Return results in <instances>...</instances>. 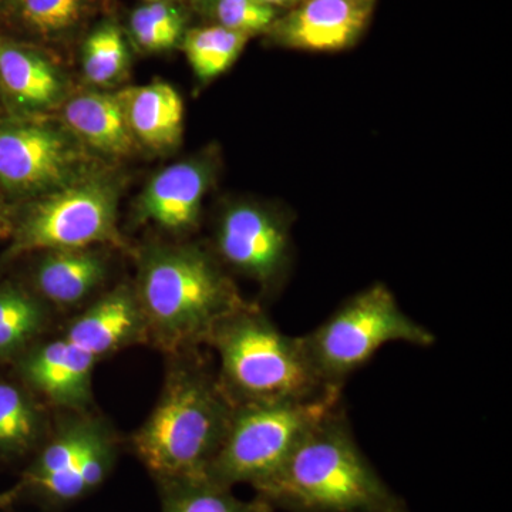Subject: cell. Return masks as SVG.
<instances>
[{
    "mask_svg": "<svg viewBox=\"0 0 512 512\" xmlns=\"http://www.w3.org/2000/svg\"><path fill=\"white\" fill-rule=\"evenodd\" d=\"M215 173L211 153L168 165L141 192L134 205V221L174 237L191 234L200 225L202 204Z\"/></svg>",
    "mask_w": 512,
    "mask_h": 512,
    "instance_id": "7c38bea8",
    "label": "cell"
},
{
    "mask_svg": "<svg viewBox=\"0 0 512 512\" xmlns=\"http://www.w3.org/2000/svg\"><path fill=\"white\" fill-rule=\"evenodd\" d=\"M184 16L168 0H151L131 13L134 42L146 52L173 49L184 37Z\"/></svg>",
    "mask_w": 512,
    "mask_h": 512,
    "instance_id": "603a6c76",
    "label": "cell"
},
{
    "mask_svg": "<svg viewBox=\"0 0 512 512\" xmlns=\"http://www.w3.org/2000/svg\"><path fill=\"white\" fill-rule=\"evenodd\" d=\"M127 43L117 26L101 25L87 37L83 46L84 77L94 86L119 82L128 69Z\"/></svg>",
    "mask_w": 512,
    "mask_h": 512,
    "instance_id": "7402d4cb",
    "label": "cell"
},
{
    "mask_svg": "<svg viewBox=\"0 0 512 512\" xmlns=\"http://www.w3.org/2000/svg\"><path fill=\"white\" fill-rule=\"evenodd\" d=\"M119 192L113 178L89 174L29 201L28 207L16 214L15 229L9 247L0 256V266L50 249L104 245L133 252L117 225Z\"/></svg>",
    "mask_w": 512,
    "mask_h": 512,
    "instance_id": "52a82bcc",
    "label": "cell"
},
{
    "mask_svg": "<svg viewBox=\"0 0 512 512\" xmlns=\"http://www.w3.org/2000/svg\"><path fill=\"white\" fill-rule=\"evenodd\" d=\"M66 84L46 56L0 37V99L19 116H37L63 100Z\"/></svg>",
    "mask_w": 512,
    "mask_h": 512,
    "instance_id": "9a60e30c",
    "label": "cell"
},
{
    "mask_svg": "<svg viewBox=\"0 0 512 512\" xmlns=\"http://www.w3.org/2000/svg\"><path fill=\"white\" fill-rule=\"evenodd\" d=\"M13 0H0V12H8Z\"/></svg>",
    "mask_w": 512,
    "mask_h": 512,
    "instance_id": "f1b7e54d",
    "label": "cell"
},
{
    "mask_svg": "<svg viewBox=\"0 0 512 512\" xmlns=\"http://www.w3.org/2000/svg\"><path fill=\"white\" fill-rule=\"evenodd\" d=\"M161 512H275L261 498L242 500L210 478H173L156 481Z\"/></svg>",
    "mask_w": 512,
    "mask_h": 512,
    "instance_id": "ffe728a7",
    "label": "cell"
},
{
    "mask_svg": "<svg viewBox=\"0 0 512 512\" xmlns=\"http://www.w3.org/2000/svg\"><path fill=\"white\" fill-rule=\"evenodd\" d=\"M86 0H13L8 10L23 28L43 37L59 36L82 18Z\"/></svg>",
    "mask_w": 512,
    "mask_h": 512,
    "instance_id": "cb8c5ba5",
    "label": "cell"
},
{
    "mask_svg": "<svg viewBox=\"0 0 512 512\" xmlns=\"http://www.w3.org/2000/svg\"><path fill=\"white\" fill-rule=\"evenodd\" d=\"M342 403V393H336L311 402L235 406L227 437L207 478L224 487L248 484L255 488L271 477L303 437Z\"/></svg>",
    "mask_w": 512,
    "mask_h": 512,
    "instance_id": "ba28073f",
    "label": "cell"
},
{
    "mask_svg": "<svg viewBox=\"0 0 512 512\" xmlns=\"http://www.w3.org/2000/svg\"><path fill=\"white\" fill-rule=\"evenodd\" d=\"M126 440L113 421L92 409L55 410L52 430L26 461L15 487L18 501L62 512L100 490L119 464Z\"/></svg>",
    "mask_w": 512,
    "mask_h": 512,
    "instance_id": "5b68a950",
    "label": "cell"
},
{
    "mask_svg": "<svg viewBox=\"0 0 512 512\" xmlns=\"http://www.w3.org/2000/svg\"><path fill=\"white\" fill-rule=\"evenodd\" d=\"M113 247L50 249L26 255L25 278L19 279L60 316L69 318L110 291L114 271ZM25 258V256H23Z\"/></svg>",
    "mask_w": 512,
    "mask_h": 512,
    "instance_id": "8fae6325",
    "label": "cell"
},
{
    "mask_svg": "<svg viewBox=\"0 0 512 512\" xmlns=\"http://www.w3.org/2000/svg\"><path fill=\"white\" fill-rule=\"evenodd\" d=\"M261 2L278 10L279 8L291 9L293 6L298 5L299 2H302V0H261Z\"/></svg>",
    "mask_w": 512,
    "mask_h": 512,
    "instance_id": "4316f807",
    "label": "cell"
},
{
    "mask_svg": "<svg viewBox=\"0 0 512 512\" xmlns=\"http://www.w3.org/2000/svg\"><path fill=\"white\" fill-rule=\"evenodd\" d=\"M18 211L10 207L8 198L0 191V239H10L15 229Z\"/></svg>",
    "mask_w": 512,
    "mask_h": 512,
    "instance_id": "484cf974",
    "label": "cell"
},
{
    "mask_svg": "<svg viewBox=\"0 0 512 512\" xmlns=\"http://www.w3.org/2000/svg\"><path fill=\"white\" fill-rule=\"evenodd\" d=\"M83 144L69 128L37 116L0 121V191L33 201L92 174Z\"/></svg>",
    "mask_w": 512,
    "mask_h": 512,
    "instance_id": "9c48e42d",
    "label": "cell"
},
{
    "mask_svg": "<svg viewBox=\"0 0 512 512\" xmlns=\"http://www.w3.org/2000/svg\"><path fill=\"white\" fill-rule=\"evenodd\" d=\"M119 99L138 146L173 150L184 131V101L171 84L154 82L121 90Z\"/></svg>",
    "mask_w": 512,
    "mask_h": 512,
    "instance_id": "e0dca14e",
    "label": "cell"
},
{
    "mask_svg": "<svg viewBox=\"0 0 512 512\" xmlns=\"http://www.w3.org/2000/svg\"><path fill=\"white\" fill-rule=\"evenodd\" d=\"M165 357L163 386L150 416L126 440L154 483L207 477L227 437L234 403L202 348Z\"/></svg>",
    "mask_w": 512,
    "mask_h": 512,
    "instance_id": "6da1fadb",
    "label": "cell"
},
{
    "mask_svg": "<svg viewBox=\"0 0 512 512\" xmlns=\"http://www.w3.org/2000/svg\"><path fill=\"white\" fill-rule=\"evenodd\" d=\"M302 340L322 382L343 390L349 377L384 346L407 343L430 348L436 336L403 311L389 286L373 284L340 303Z\"/></svg>",
    "mask_w": 512,
    "mask_h": 512,
    "instance_id": "8992f818",
    "label": "cell"
},
{
    "mask_svg": "<svg viewBox=\"0 0 512 512\" xmlns=\"http://www.w3.org/2000/svg\"><path fill=\"white\" fill-rule=\"evenodd\" d=\"M291 231V220L274 207L229 202L215 222L211 251L227 271L254 281L261 301H272L291 274Z\"/></svg>",
    "mask_w": 512,
    "mask_h": 512,
    "instance_id": "30bf717a",
    "label": "cell"
},
{
    "mask_svg": "<svg viewBox=\"0 0 512 512\" xmlns=\"http://www.w3.org/2000/svg\"><path fill=\"white\" fill-rule=\"evenodd\" d=\"M63 120L83 146L106 156H130L138 147L117 93L74 96L64 104Z\"/></svg>",
    "mask_w": 512,
    "mask_h": 512,
    "instance_id": "ac0fdd59",
    "label": "cell"
},
{
    "mask_svg": "<svg viewBox=\"0 0 512 512\" xmlns=\"http://www.w3.org/2000/svg\"><path fill=\"white\" fill-rule=\"evenodd\" d=\"M133 286L147 346L164 356L205 348L222 319L247 303L211 249L192 242H148L133 249Z\"/></svg>",
    "mask_w": 512,
    "mask_h": 512,
    "instance_id": "7a4b0ae2",
    "label": "cell"
},
{
    "mask_svg": "<svg viewBox=\"0 0 512 512\" xmlns=\"http://www.w3.org/2000/svg\"><path fill=\"white\" fill-rule=\"evenodd\" d=\"M212 8L218 25L249 37L268 32L278 18V10L261 0H215Z\"/></svg>",
    "mask_w": 512,
    "mask_h": 512,
    "instance_id": "d4e9b609",
    "label": "cell"
},
{
    "mask_svg": "<svg viewBox=\"0 0 512 512\" xmlns=\"http://www.w3.org/2000/svg\"><path fill=\"white\" fill-rule=\"evenodd\" d=\"M207 348L218 357L217 375L234 406L311 402L343 393L322 382L302 336H289L264 306L248 301L218 323Z\"/></svg>",
    "mask_w": 512,
    "mask_h": 512,
    "instance_id": "277c9868",
    "label": "cell"
},
{
    "mask_svg": "<svg viewBox=\"0 0 512 512\" xmlns=\"http://www.w3.org/2000/svg\"><path fill=\"white\" fill-rule=\"evenodd\" d=\"M55 410L9 366H0V464L28 461L52 430Z\"/></svg>",
    "mask_w": 512,
    "mask_h": 512,
    "instance_id": "2e32d148",
    "label": "cell"
},
{
    "mask_svg": "<svg viewBox=\"0 0 512 512\" xmlns=\"http://www.w3.org/2000/svg\"><path fill=\"white\" fill-rule=\"evenodd\" d=\"M252 490L275 511L412 512L357 444L343 403Z\"/></svg>",
    "mask_w": 512,
    "mask_h": 512,
    "instance_id": "3957f363",
    "label": "cell"
},
{
    "mask_svg": "<svg viewBox=\"0 0 512 512\" xmlns=\"http://www.w3.org/2000/svg\"><path fill=\"white\" fill-rule=\"evenodd\" d=\"M57 332L77 352L101 363L109 357L147 345V328L133 282H119L96 302L64 318Z\"/></svg>",
    "mask_w": 512,
    "mask_h": 512,
    "instance_id": "4fadbf2b",
    "label": "cell"
},
{
    "mask_svg": "<svg viewBox=\"0 0 512 512\" xmlns=\"http://www.w3.org/2000/svg\"><path fill=\"white\" fill-rule=\"evenodd\" d=\"M183 39L192 72L202 82H210L234 66L251 37L212 25L192 29Z\"/></svg>",
    "mask_w": 512,
    "mask_h": 512,
    "instance_id": "44dd1931",
    "label": "cell"
},
{
    "mask_svg": "<svg viewBox=\"0 0 512 512\" xmlns=\"http://www.w3.org/2000/svg\"><path fill=\"white\" fill-rule=\"evenodd\" d=\"M375 0H302L269 28L275 45L303 52L350 49L372 19Z\"/></svg>",
    "mask_w": 512,
    "mask_h": 512,
    "instance_id": "5bb4252c",
    "label": "cell"
},
{
    "mask_svg": "<svg viewBox=\"0 0 512 512\" xmlns=\"http://www.w3.org/2000/svg\"><path fill=\"white\" fill-rule=\"evenodd\" d=\"M207 2L214 3V2H215V0H207Z\"/></svg>",
    "mask_w": 512,
    "mask_h": 512,
    "instance_id": "f546056e",
    "label": "cell"
},
{
    "mask_svg": "<svg viewBox=\"0 0 512 512\" xmlns=\"http://www.w3.org/2000/svg\"><path fill=\"white\" fill-rule=\"evenodd\" d=\"M62 318L19 279L0 282V366H12Z\"/></svg>",
    "mask_w": 512,
    "mask_h": 512,
    "instance_id": "d6986e66",
    "label": "cell"
},
{
    "mask_svg": "<svg viewBox=\"0 0 512 512\" xmlns=\"http://www.w3.org/2000/svg\"><path fill=\"white\" fill-rule=\"evenodd\" d=\"M15 503V495L12 494V491L9 490L6 493L0 494V508H8Z\"/></svg>",
    "mask_w": 512,
    "mask_h": 512,
    "instance_id": "83f0119b",
    "label": "cell"
}]
</instances>
